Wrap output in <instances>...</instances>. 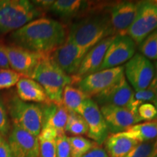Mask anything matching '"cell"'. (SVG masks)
Returning <instances> with one entry per match:
<instances>
[{"label":"cell","mask_w":157,"mask_h":157,"mask_svg":"<svg viewBox=\"0 0 157 157\" xmlns=\"http://www.w3.org/2000/svg\"><path fill=\"white\" fill-rule=\"evenodd\" d=\"M99 107L103 105L127 108L131 110L135 101V92L124 75L119 81L93 98Z\"/></svg>","instance_id":"10"},{"label":"cell","mask_w":157,"mask_h":157,"mask_svg":"<svg viewBox=\"0 0 157 157\" xmlns=\"http://www.w3.org/2000/svg\"><path fill=\"white\" fill-rule=\"evenodd\" d=\"M12 70L23 77H32L36 66L44 54L32 52L18 46L4 47Z\"/></svg>","instance_id":"13"},{"label":"cell","mask_w":157,"mask_h":157,"mask_svg":"<svg viewBox=\"0 0 157 157\" xmlns=\"http://www.w3.org/2000/svg\"><path fill=\"white\" fill-rule=\"evenodd\" d=\"M22 75L12 69H0V90L16 85Z\"/></svg>","instance_id":"27"},{"label":"cell","mask_w":157,"mask_h":157,"mask_svg":"<svg viewBox=\"0 0 157 157\" xmlns=\"http://www.w3.org/2000/svg\"><path fill=\"white\" fill-rule=\"evenodd\" d=\"M43 114V127H52L59 135L65 134V128L68 118V111L62 103L41 104Z\"/></svg>","instance_id":"18"},{"label":"cell","mask_w":157,"mask_h":157,"mask_svg":"<svg viewBox=\"0 0 157 157\" xmlns=\"http://www.w3.org/2000/svg\"><path fill=\"white\" fill-rule=\"evenodd\" d=\"M157 29V1H140L136 17L124 34L140 44Z\"/></svg>","instance_id":"6"},{"label":"cell","mask_w":157,"mask_h":157,"mask_svg":"<svg viewBox=\"0 0 157 157\" xmlns=\"http://www.w3.org/2000/svg\"><path fill=\"white\" fill-rule=\"evenodd\" d=\"M90 3L81 0H57L50 7L52 13L65 19L74 17H83L85 13H88Z\"/></svg>","instance_id":"20"},{"label":"cell","mask_w":157,"mask_h":157,"mask_svg":"<svg viewBox=\"0 0 157 157\" xmlns=\"http://www.w3.org/2000/svg\"><path fill=\"white\" fill-rule=\"evenodd\" d=\"M137 114L141 120L152 121L157 119V109L154 104L145 103L138 108Z\"/></svg>","instance_id":"31"},{"label":"cell","mask_w":157,"mask_h":157,"mask_svg":"<svg viewBox=\"0 0 157 157\" xmlns=\"http://www.w3.org/2000/svg\"><path fill=\"white\" fill-rule=\"evenodd\" d=\"M89 50L80 48L68 39L51 53L50 58L65 74L76 75L84 56Z\"/></svg>","instance_id":"9"},{"label":"cell","mask_w":157,"mask_h":157,"mask_svg":"<svg viewBox=\"0 0 157 157\" xmlns=\"http://www.w3.org/2000/svg\"><path fill=\"white\" fill-rule=\"evenodd\" d=\"M100 109L106 122L109 132L111 134L124 132L129 127L142 121L138 114L127 108L103 105Z\"/></svg>","instance_id":"15"},{"label":"cell","mask_w":157,"mask_h":157,"mask_svg":"<svg viewBox=\"0 0 157 157\" xmlns=\"http://www.w3.org/2000/svg\"><path fill=\"white\" fill-rule=\"evenodd\" d=\"M139 2L122 1L113 4L109 9L113 31L115 34H124L136 17Z\"/></svg>","instance_id":"16"},{"label":"cell","mask_w":157,"mask_h":157,"mask_svg":"<svg viewBox=\"0 0 157 157\" xmlns=\"http://www.w3.org/2000/svg\"><path fill=\"white\" fill-rule=\"evenodd\" d=\"M153 103H154V105H155V107H156V109H157V90H156V95H155V98H154V101H153Z\"/></svg>","instance_id":"37"},{"label":"cell","mask_w":157,"mask_h":157,"mask_svg":"<svg viewBox=\"0 0 157 157\" xmlns=\"http://www.w3.org/2000/svg\"><path fill=\"white\" fill-rule=\"evenodd\" d=\"M87 124L83 117L77 113L69 112L65 128V132L69 133L74 136H81L83 135H87Z\"/></svg>","instance_id":"25"},{"label":"cell","mask_w":157,"mask_h":157,"mask_svg":"<svg viewBox=\"0 0 157 157\" xmlns=\"http://www.w3.org/2000/svg\"><path fill=\"white\" fill-rule=\"evenodd\" d=\"M139 50L140 54L148 60H157V29L139 44Z\"/></svg>","instance_id":"26"},{"label":"cell","mask_w":157,"mask_h":157,"mask_svg":"<svg viewBox=\"0 0 157 157\" xmlns=\"http://www.w3.org/2000/svg\"><path fill=\"white\" fill-rule=\"evenodd\" d=\"M16 89L17 97L26 103L42 104L50 101L43 87L33 78L23 76L17 83Z\"/></svg>","instance_id":"19"},{"label":"cell","mask_w":157,"mask_h":157,"mask_svg":"<svg viewBox=\"0 0 157 157\" xmlns=\"http://www.w3.org/2000/svg\"><path fill=\"white\" fill-rule=\"evenodd\" d=\"M39 145V156L56 157V140L38 138Z\"/></svg>","instance_id":"30"},{"label":"cell","mask_w":157,"mask_h":157,"mask_svg":"<svg viewBox=\"0 0 157 157\" xmlns=\"http://www.w3.org/2000/svg\"><path fill=\"white\" fill-rule=\"evenodd\" d=\"M10 132V124L6 108L0 99V135L5 137Z\"/></svg>","instance_id":"32"},{"label":"cell","mask_w":157,"mask_h":157,"mask_svg":"<svg viewBox=\"0 0 157 157\" xmlns=\"http://www.w3.org/2000/svg\"><path fill=\"white\" fill-rule=\"evenodd\" d=\"M124 75L122 66L98 71L82 78L77 86L88 97L93 98L115 84Z\"/></svg>","instance_id":"8"},{"label":"cell","mask_w":157,"mask_h":157,"mask_svg":"<svg viewBox=\"0 0 157 157\" xmlns=\"http://www.w3.org/2000/svg\"><path fill=\"white\" fill-rule=\"evenodd\" d=\"M13 157H39L38 137L13 124L8 135Z\"/></svg>","instance_id":"14"},{"label":"cell","mask_w":157,"mask_h":157,"mask_svg":"<svg viewBox=\"0 0 157 157\" xmlns=\"http://www.w3.org/2000/svg\"><path fill=\"white\" fill-rule=\"evenodd\" d=\"M0 68L1 69H8L10 64L4 47L0 45Z\"/></svg>","instance_id":"35"},{"label":"cell","mask_w":157,"mask_h":157,"mask_svg":"<svg viewBox=\"0 0 157 157\" xmlns=\"http://www.w3.org/2000/svg\"><path fill=\"white\" fill-rule=\"evenodd\" d=\"M7 106L13 124L38 137L43 127L41 104L26 103L17 96H13L9 99Z\"/></svg>","instance_id":"5"},{"label":"cell","mask_w":157,"mask_h":157,"mask_svg":"<svg viewBox=\"0 0 157 157\" xmlns=\"http://www.w3.org/2000/svg\"><path fill=\"white\" fill-rule=\"evenodd\" d=\"M50 55L42 57L31 78L42 86L51 102L62 103L65 87L68 85H77L82 78L76 75L65 74L51 59Z\"/></svg>","instance_id":"3"},{"label":"cell","mask_w":157,"mask_h":157,"mask_svg":"<svg viewBox=\"0 0 157 157\" xmlns=\"http://www.w3.org/2000/svg\"><path fill=\"white\" fill-rule=\"evenodd\" d=\"M136 44L126 34H117L109 45L99 71L120 66L135 54Z\"/></svg>","instance_id":"11"},{"label":"cell","mask_w":157,"mask_h":157,"mask_svg":"<svg viewBox=\"0 0 157 157\" xmlns=\"http://www.w3.org/2000/svg\"><path fill=\"white\" fill-rule=\"evenodd\" d=\"M56 157H71V146L68 137L65 134L59 135L56 140Z\"/></svg>","instance_id":"29"},{"label":"cell","mask_w":157,"mask_h":157,"mask_svg":"<svg viewBox=\"0 0 157 157\" xmlns=\"http://www.w3.org/2000/svg\"><path fill=\"white\" fill-rule=\"evenodd\" d=\"M114 35L109 13L98 10L72 23L67 39L80 48L90 50L103 39Z\"/></svg>","instance_id":"2"},{"label":"cell","mask_w":157,"mask_h":157,"mask_svg":"<svg viewBox=\"0 0 157 157\" xmlns=\"http://www.w3.org/2000/svg\"><path fill=\"white\" fill-rule=\"evenodd\" d=\"M89 97L78 88L72 85L65 87L62 95V104L69 112L81 115L84 103Z\"/></svg>","instance_id":"23"},{"label":"cell","mask_w":157,"mask_h":157,"mask_svg":"<svg viewBox=\"0 0 157 157\" xmlns=\"http://www.w3.org/2000/svg\"><path fill=\"white\" fill-rule=\"evenodd\" d=\"M125 76L135 92L146 89L152 82L155 66L152 62L140 53H135L125 64Z\"/></svg>","instance_id":"7"},{"label":"cell","mask_w":157,"mask_h":157,"mask_svg":"<svg viewBox=\"0 0 157 157\" xmlns=\"http://www.w3.org/2000/svg\"><path fill=\"white\" fill-rule=\"evenodd\" d=\"M67 36V30L63 23L47 17H39L13 31L10 38L21 48L50 55L63 44Z\"/></svg>","instance_id":"1"},{"label":"cell","mask_w":157,"mask_h":157,"mask_svg":"<svg viewBox=\"0 0 157 157\" xmlns=\"http://www.w3.org/2000/svg\"><path fill=\"white\" fill-rule=\"evenodd\" d=\"M71 146V157H82L98 144L82 136L68 137Z\"/></svg>","instance_id":"24"},{"label":"cell","mask_w":157,"mask_h":157,"mask_svg":"<svg viewBox=\"0 0 157 157\" xmlns=\"http://www.w3.org/2000/svg\"><path fill=\"white\" fill-rule=\"evenodd\" d=\"M36 7L39 9L42 8H49L54 3L53 0H37V1L31 2Z\"/></svg>","instance_id":"36"},{"label":"cell","mask_w":157,"mask_h":157,"mask_svg":"<svg viewBox=\"0 0 157 157\" xmlns=\"http://www.w3.org/2000/svg\"><path fill=\"white\" fill-rule=\"evenodd\" d=\"M154 140L139 143L125 157H149L154 147Z\"/></svg>","instance_id":"28"},{"label":"cell","mask_w":157,"mask_h":157,"mask_svg":"<svg viewBox=\"0 0 157 157\" xmlns=\"http://www.w3.org/2000/svg\"><path fill=\"white\" fill-rule=\"evenodd\" d=\"M82 157H109V156L105 149L98 145L90 150Z\"/></svg>","instance_id":"33"},{"label":"cell","mask_w":157,"mask_h":157,"mask_svg":"<svg viewBox=\"0 0 157 157\" xmlns=\"http://www.w3.org/2000/svg\"><path fill=\"white\" fill-rule=\"evenodd\" d=\"M41 14L42 10L28 0H0V34L22 28Z\"/></svg>","instance_id":"4"},{"label":"cell","mask_w":157,"mask_h":157,"mask_svg":"<svg viewBox=\"0 0 157 157\" xmlns=\"http://www.w3.org/2000/svg\"><path fill=\"white\" fill-rule=\"evenodd\" d=\"M81 116L87 124V136L98 146L103 144L109 135V129L99 105L93 98L84 101Z\"/></svg>","instance_id":"12"},{"label":"cell","mask_w":157,"mask_h":157,"mask_svg":"<svg viewBox=\"0 0 157 157\" xmlns=\"http://www.w3.org/2000/svg\"><path fill=\"white\" fill-rule=\"evenodd\" d=\"M104 143L109 157H125L139 143L119 132L110 133Z\"/></svg>","instance_id":"21"},{"label":"cell","mask_w":157,"mask_h":157,"mask_svg":"<svg viewBox=\"0 0 157 157\" xmlns=\"http://www.w3.org/2000/svg\"><path fill=\"white\" fill-rule=\"evenodd\" d=\"M121 133L138 143L154 140L157 137V119L136 124Z\"/></svg>","instance_id":"22"},{"label":"cell","mask_w":157,"mask_h":157,"mask_svg":"<svg viewBox=\"0 0 157 157\" xmlns=\"http://www.w3.org/2000/svg\"><path fill=\"white\" fill-rule=\"evenodd\" d=\"M116 35L103 39L93 47L84 56L76 76L80 78L99 71L106 51Z\"/></svg>","instance_id":"17"},{"label":"cell","mask_w":157,"mask_h":157,"mask_svg":"<svg viewBox=\"0 0 157 157\" xmlns=\"http://www.w3.org/2000/svg\"><path fill=\"white\" fill-rule=\"evenodd\" d=\"M0 157H13L8 142L0 135Z\"/></svg>","instance_id":"34"}]
</instances>
